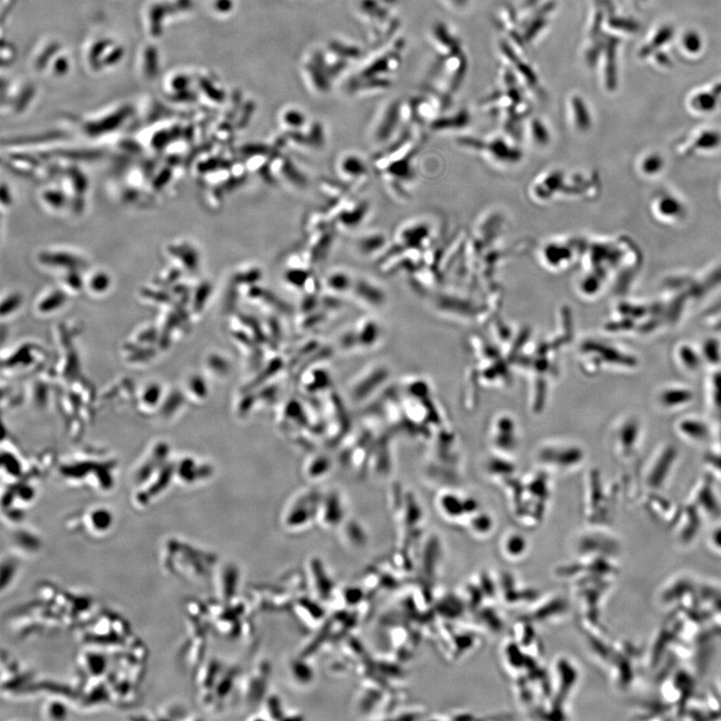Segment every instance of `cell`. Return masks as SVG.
<instances>
[{
	"label": "cell",
	"instance_id": "obj_1",
	"mask_svg": "<svg viewBox=\"0 0 721 721\" xmlns=\"http://www.w3.org/2000/svg\"><path fill=\"white\" fill-rule=\"evenodd\" d=\"M339 167L340 171L347 178H362V176L367 172V165L363 162L362 158L355 154L344 156L340 163Z\"/></svg>",
	"mask_w": 721,
	"mask_h": 721
},
{
	"label": "cell",
	"instance_id": "obj_2",
	"mask_svg": "<svg viewBox=\"0 0 721 721\" xmlns=\"http://www.w3.org/2000/svg\"><path fill=\"white\" fill-rule=\"evenodd\" d=\"M664 161L661 154L657 152H649L644 156L640 163V170L647 176H655L664 170Z\"/></svg>",
	"mask_w": 721,
	"mask_h": 721
},
{
	"label": "cell",
	"instance_id": "obj_3",
	"mask_svg": "<svg viewBox=\"0 0 721 721\" xmlns=\"http://www.w3.org/2000/svg\"><path fill=\"white\" fill-rule=\"evenodd\" d=\"M659 203L656 206L659 210L660 215L665 216L664 218L673 219L676 218L675 216H679L682 214V205L678 201V199L674 198H668V197H664V198L659 199Z\"/></svg>",
	"mask_w": 721,
	"mask_h": 721
},
{
	"label": "cell",
	"instance_id": "obj_4",
	"mask_svg": "<svg viewBox=\"0 0 721 721\" xmlns=\"http://www.w3.org/2000/svg\"><path fill=\"white\" fill-rule=\"evenodd\" d=\"M327 284H328V286H330L331 290L346 292L352 285L351 277L346 273L336 272L328 277Z\"/></svg>",
	"mask_w": 721,
	"mask_h": 721
}]
</instances>
